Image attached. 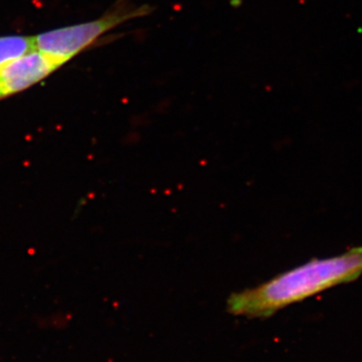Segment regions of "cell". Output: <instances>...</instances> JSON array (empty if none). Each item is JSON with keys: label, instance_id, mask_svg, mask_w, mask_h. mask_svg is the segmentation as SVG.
<instances>
[{"label": "cell", "instance_id": "6da1fadb", "mask_svg": "<svg viewBox=\"0 0 362 362\" xmlns=\"http://www.w3.org/2000/svg\"><path fill=\"white\" fill-rule=\"evenodd\" d=\"M361 275L362 247H356L331 258L311 259L258 287L233 293L226 302L228 311L247 318H268L285 307Z\"/></svg>", "mask_w": 362, "mask_h": 362}, {"label": "cell", "instance_id": "7a4b0ae2", "mask_svg": "<svg viewBox=\"0 0 362 362\" xmlns=\"http://www.w3.org/2000/svg\"><path fill=\"white\" fill-rule=\"evenodd\" d=\"M153 8L148 4H134L129 0H119L104 16L97 20L56 28L33 35L35 49L58 59L66 65L105 33L136 18H144Z\"/></svg>", "mask_w": 362, "mask_h": 362}, {"label": "cell", "instance_id": "3957f363", "mask_svg": "<svg viewBox=\"0 0 362 362\" xmlns=\"http://www.w3.org/2000/svg\"><path fill=\"white\" fill-rule=\"evenodd\" d=\"M63 66L37 49L13 59L0 70V100L30 89Z\"/></svg>", "mask_w": 362, "mask_h": 362}, {"label": "cell", "instance_id": "277c9868", "mask_svg": "<svg viewBox=\"0 0 362 362\" xmlns=\"http://www.w3.org/2000/svg\"><path fill=\"white\" fill-rule=\"evenodd\" d=\"M35 49L32 35H1L0 37V70L13 59Z\"/></svg>", "mask_w": 362, "mask_h": 362}]
</instances>
